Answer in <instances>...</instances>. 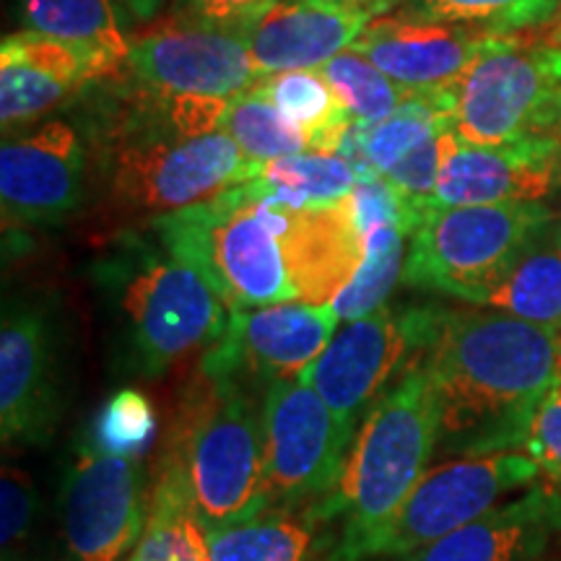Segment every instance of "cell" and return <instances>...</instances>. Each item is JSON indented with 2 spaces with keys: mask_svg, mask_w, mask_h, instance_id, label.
<instances>
[{
  "mask_svg": "<svg viewBox=\"0 0 561 561\" xmlns=\"http://www.w3.org/2000/svg\"><path fill=\"white\" fill-rule=\"evenodd\" d=\"M426 364L439 403V453H510L525 445L557 382L561 333L496 310H442Z\"/></svg>",
  "mask_w": 561,
  "mask_h": 561,
  "instance_id": "cell-1",
  "label": "cell"
},
{
  "mask_svg": "<svg viewBox=\"0 0 561 561\" xmlns=\"http://www.w3.org/2000/svg\"><path fill=\"white\" fill-rule=\"evenodd\" d=\"M439 445V403L426 354L413 359L364 413L339 483L307 510L310 525H339L335 561H354L413 486Z\"/></svg>",
  "mask_w": 561,
  "mask_h": 561,
  "instance_id": "cell-2",
  "label": "cell"
},
{
  "mask_svg": "<svg viewBox=\"0 0 561 561\" xmlns=\"http://www.w3.org/2000/svg\"><path fill=\"white\" fill-rule=\"evenodd\" d=\"M157 479L185 494L206 536L261 517L268 504L257 396L198 364L174 411Z\"/></svg>",
  "mask_w": 561,
  "mask_h": 561,
  "instance_id": "cell-3",
  "label": "cell"
},
{
  "mask_svg": "<svg viewBox=\"0 0 561 561\" xmlns=\"http://www.w3.org/2000/svg\"><path fill=\"white\" fill-rule=\"evenodd\" d=\"M115 307L138 375L161 377L174 364L208 351L227 331L231 310L214 284L157 237L123 234L96 265Z\"/></svg>",
  "mask_w": 561,
  "mask_h": 561,
  "instance_id": "cell-4",
  "label": "cell"
},
{
  "mask_svg": "<svg viewBox=\"0 0 561 561\" xmlns=\"http://www.w3.org/2000/svg\"><path fill=\"white\" fill-rule=\"evenodd\" d=\"M167 250L191 263L221 294L231 312L299 301L284 237V214L244 185L149 219Z\"/></svg>",
  "mask_w": 561,
  "mask_h": 561,
  "instance_id": "cell-5",
  "label": "cell"
},
{
  "mask_svg": "<svg viewBox=\"0 0 561 561\" xmlns=\"http://www.w3.org/2000/svg\"><path fill=\"white\" fill-rule=\"evenodd\" d=\"M551 221L543 201L432 208L411 234L403 280L481 307Z\"/></svg>",
  "mask_w": 561,
  "mask_h": 561,
  "instance_id": "cell-6",
  "label": "cell"
},
{
  "mask_svg": "<svg viewBox=\"0 0 561 561\" xmlns=\"http://www.w3.org/2000/svg\"><path fill=\"white\" fill-rule=\"evenodd\" d=\"M104 170L117 208L157 219L244 185L261 164L224 130L180 138L123 128Z\"/></svg>",
  "mask_w": 561,
  "mask_h": 561,
  "instance_id": "cell-7",
  "label": "cell"
},
{
  "mask_svg": "<svg viewBox=\"0 0 561 561\" xmlns=\"http://www.w3.org/2000/svg\"><path fill=\"white\" fill-rule=\"evenodd\" d=\"M541 476L528 453L476 455L442 462L424 473L401 507L369 536L354 561L385 557L398 559L479 520L512 491L528 489Z\"/></svg>",
  "mask_w": 561,
  "mask_h": 561,
  "instance_id": "cell-8",
  "label": "cell"
},
{
  "mask_svg": "<svg viewBox=\"0 0 561 561\" xmlns=\"http://www.w3.org/2000/svg\"><path fill=\"white\" fill-rule=\"evenodd\" d=\"M439 318L442 310L434 307H382L367 318L348 320L299 380L310 385L331 405L335 419L356 434L369 405L413 359L432 348Z\"/></svg>",
  "mask_w": 561,
  "mask_h": 561,
  "instance_id": "cell-9",
  "label": "cell"
},
{
  "mask_svg": "<svg viewBox=\"0 0 561 561\" xmlns=\"http://www.w3.org/2000/svg\"><path fill=\"white\" fill-rule=\"evenodd\" d=\"M450 130L462 144L500 146L559 130L561 83L523 42L481 55L458 81L439 87Z\"/></svg>",
  "mask_w": 561,
  "mask_h": 561,
  "instance_id": "cell-10",
  "label": "cell"
},
{
  "mask_svg": "<svg viewBox=\"0 0 561 561\" xmlns=\"http://www.w3.org/2000/svg\"><path fill=\"white\" fill-rule=\"evenodd\" d=\"M351 434L305 380L278 382L263 396L265 504L294 512L318 504L339 483ZM265 510V512H268Z\"/></svg>",
  "mask_w": 561,
  "mask_h": 561,
  "instance_id": "cell-11",
  "label": "cell"
},
{
  "mask_svg": "<svg viewBox=\"0 0 561 561\" xmlns=\"http://www.w3.org/2000/svg\"><path fill=\"white\" fill-rule=\"evenodd\" d=\"M339 322L333 305L305 301L231 312L227 331L203 354L201 367L261 398L273 385L299 380L339 333Z\"/></svg>",
  "mask_w": 561,
  "mask_h": 561,
  "instance_id": "cell-12",
  "label": "cell"
},
{
  "mask_svg": "<svg viewBox=\"0 0 561 561\" xmlns=\"http://www.w3.org/2000/svg\"><path fill=\"white\" fill-rule=\"evenodd\" d=\"M151 500L140 460L83 445L62 491V530L76 561H121L138 546Z\"/></svg>",
  "mask_w": 561,
  "mask_h": 561,
  "instance_id": "cell-13",
  "label": "cell"
},
{
  "mask_svg": "<svg viewBox=\"0 0 561 561\" xmlns=\"http://www.w3.org/2000/svg\"><path fill=\"white\" fill-rule=\"evenodd\" d=\"M559 180L561 138L553 133L500 146H473L462 144L447 128L442 136V167L432 208L543 201L557 191Z\"/></svg>",
  "mask_w": 561,
  "mask_h": 561,
  "instance_id": "cell-14",
  "label": "cell"
},
{
  "mask_svg": "<svg viewBox=\"0 0 561 561\" xmlns=\"http://www.w3.org/2000/svg\"><path fill=\"white\" fill-rule=\"evenodd\" d=\"M128 68L146 89L221 100L244 94L271 76L231 32L180 21L133 39Z\"/></svg>",
  "mask_w": 561,
  "mask_h": 561,
  "instance_id": "cell-15",
  "label": "cell"
},
{
  "mask_svg": "<svg viewBox=\"0 0 561 561\" xmlns=\"http://www.w3.org/2000/svg\"><path fill=\"white\" fill-rule=\"evenodd\" d=\"M87 191V149L66 121H47L0 149L3 224H58L81 208Z\"/></svg>",
  "mask_w": 561,
  "mask_h": 561,
  "instance_id": "cell-16",
  "label": "cell"
},
{
  "mask_svg": "<svg viewBox=\"0 0 561 561\" xmlns=\"http://www.w3.org/2000/svg\"><path fill=\"white\" fill-rule=\"evenodd\" d=\"M512 34L421 19H375L348 47L413 91L450 87L481 55L515 45Z\"/></svg>",
  "mask_w": 561,
  "mask_h": 561,
  "instance_id": "cell-17",
  "label": "cell"
},
{
  "mask_svg": "<svg viewBox=\"0 0 561 561\" xmlns=\"http://www.w3.org/2000/svg\"><path fill=\"white\" fill-rule=\"evenodd\" d=\"M58 424L47 312L24 301L0 325V432L5 445H45Z\"/></svg>",
  "mask_w": 561,
  "mask_h": 561,
  "instance_id": "cell-18",
  "label": "cell"
},
{
  "mask_svg": "<svg viewBox=\"0 0 561 561\" xmlns=\"http://www.w3.org/2000/svg\"><path fill=\"white\" fill-rule=\"evenodd\" d=\"M117 70L96 55L47 34L21 30L0 42V123H34Z\"/></svg>",
  "mask_w": 561,
  "mask_h": 561,
  "instance_id": "cell-19",
  "label": "cell"
},
{
  "mask_svg": "<svg viewBox=\"0 0 561 561\" xmlns=\"http://www.w3.org/2000/svg\"><path fill=\"white\" fill-rule=\"evenodd\" d=\"M369 24L367 13L341 0H271L229 32L265 73H280L322 68L348 50Z\"/></svg>",
  "mask_w": 561,
  "mask_h": 561,
  "instance_id": "cell-20",
  "label": "cell"
},
{
  "mask_svg": "<svg viewBox=\"0 0 561 561\" xmlns=\"http://www.w3.org/2000/svg\"><path fill=\"white\" fill-rule=\"evenodd\" d=\"M561 533V491L528 486L517 500L496 504L479 520L398 561H541Z\"/></svg>",
  "mask_w": 561,
  "mask_h": 561,
  "instance_id": "cell-21",
  "label": "cell"
},
{
  "mask_svg": "<svg viewBox=\"0 0 561 561\" xmlns=\"http://www.w3.org/2000/svg\"><path fill=\"white\" fill-rule=\"evenodd\" d=\"M280 214L299 301L333 305L359 273L364 257L354 201L325 208H280Z\"/></svg>",
  "mask_w": 561,
  "mask_h": 561,
  "instance_id": "cell-22",
  "label": "cell"
},
{
  "mask_svg": "<svg viewBox=\"0 0 561 561\" xmlns=\"http://www.w3.org/2000/svg\"><path fill=\"white\" fill-rule=\"evenodd\" d=\"M351 201L362 229L364 257L359 273L333 301L341 320L346 322L382 310L398 280H403L405 237L413 234L409 214L382 178L359 180Z\"/></svg>",
  "mask_w": 561,
  "mask_h": 561,
  "instance_id": "cell-23",
  "label": "cell"
},
{
  "mask_svg": "<svg viewBox=\"0 0 561 561\" xmlns=\"http://www.w3.org/2000/svg\"><path fill=\"white\" fill-rule=\"evenodd\" d=\"M359 180L341 153L305 151L265 161L255 178L244 182V191L280 208H325L351 198Z\"/></svg>",
  "mask_w": 561,
  "mask_h": 561,
  "instance_id": "cell-24",
  "label": "cell"
},
{
  "mask_svg": "<svg viewBox=\"0 0 561 561\" xmlns=\"http://www.w3.org/2000/svg\"><path fill=\"white\" fill-rule=\"evenodd\" d=\"M115 0H19L24 30L87 50L112 68L128 66L130 42Z\"/></svg>",
  "mask_w": 561,
  "mask_h": 561,
  "instance_id": "cell-25",
  "label": "cell"
},
{
  "mask_svg": "<svg viewBox=\"0 0 561 561\" xmlns=\"http://www.w3.org/2000/svg\"><path fill=\"white\" fill-rule=\"evenodd\" d=\"M305 133L307 146L314 153H341L343 138L354 125V117L320 68L280 70L255 87Z\"/></svg>",
  "mask_w": 561,
  "mask_h": 561,
  "instance_id": "cell-26",
  "label": "cell"
},
{
  "mask_svg": "<svg viewBox=\"0 0 561 561\" xmlns=\"http://www.w3.org/2000/svg\"><path fill=\"white\" fill-rule=\"evenodd\" d=\"M538 240L483 297L481 307L561 333V250L557 234Z\"/></svg>",
  "mask_w": 561,
  "mask_h": 561,
  "instance_id": "cell-27",
  "label": "cell"
},
{
  "mask_svg": "<svg viewBox=\"0 0 561 561\" xmlns=\"http://www.w3.org/2000/svg\"><path fill=\"white\" fill-rule=\"evenodd\" d=\"M447 128H450V121H447L445 96L439 89H430L419 91L411 102H405L401 110L380 123H354V136L359 140L369 170L382 178L405 153Z\"/></svg>",
  "mask_w": 561,
  "mask_h": 561,
  "instance_id": "cell-28",
  "label": "cell"
},
{
  "mask_svg": "<svg viewBox=\"0 0 561 561\" xmlns=\"http://www.w3.org/2000/svg\"><path fill=\"white\" fill-rule=\"evenodd\" d=\"M128 561H214L206 530L201 528L191 502L174 483L157 479L151 491L149 523Z\"/></svg>",
  "mask_w": 561,
  "mask_h": 561,
  "instance_id": "cell-29",
  "label": "cell"
},
{
  "mask_svg": "<svg viewBox=\"0 0 561 561\" xmlns=\"http://www.w3.org/2000/svg\"><path fill=\"white\" fill-rule=\"evenodd\" d=\"M221 130L255 164L310 151L305 133L257 89L231 96Z\"/></svg>",
  "mask_w": 561,
  "mask_h": 561,
  "instance_id": "cell-30",
  "label": "cell"
},
{
  "mask_svg": "<svg viewBox=\"0 0 561 561\" xmlns=\"http://www.w3.org/2000/svg\"><path fill=\"white\" fill-rule=\"evenodd\" d=\"M206 538L214 561H307L312 546L310 525L294 520L289 512H263Z\"/></svg>",
  "mask_w": 561,
  "mask_h": 561,
  "instance_id": "cell-31",
  "label": "cell"
},
{
  "mask_svg": "<svg viewBox=\"0 0 561 561\" xmlns=\"http://www.w3.org/2000/svg\"><path fill=\"white\" fill-rule=\"evenodd\" d=\"M320 73L339 91L354 123L362 125L385 121V117H390L392 112L401 110L405 102H411L419 94V91L392 81L388 73H382L364 55L351 50H343L333 60H328L320 68Z\"/></svg>",
  "mask_w": 561,
  "mask_h": 561,
  "instance_id": "cell-32",
  "label": "cell"
},
{
  "mask_svg": "<svg viewBox=\"0 0 561 561\" xmlns=\"http://www.w3.org/2000/svg\"><path fill=\"white\" fill-rule=\"evenodd\" d=\"M559 0H409L403 16L471 30L515 34L541 26Z\"/></svg>",
  "mask_w": 561,
  "mask_h": 561,
  "instance_id": "cell-33",
  "label": "cell"
},
{
  "mask_svg": "<svg viewBox=\"0 0 561 561\" xmlns=\"http://www.w3.org/2000/svg\"><path fill=\"white\" fill-rule=\"evenodd\" d=\"M157 411L136 388L112 392L91 421L87 445L115 458L140 460L157 439Z\"/></svg>",
  "mask_w": 561,
  "mask_h": 561,
  "instance_id": "cell-34",
  "label": "cell"
},
{
  "mask_svg": "<svg viewBox=\"0 0 561 561\" xmlns=\"http://www.w3.org/2000/svg\"><path fill=\"white\" fill-rule=\"evenodd\" d=\"M0 507H3V561H24L32 549L37 494L30 476L19 468H3Z\"/></svg>",
  "mask_w": 561,
  "mask_h": 561,
  "instance_id": "cell-35",
  "label": "cell"
},
{
  "mask_svg": "<svg viewBox=\"0 0 561 561\" xmlns=\"http://www.w3.org/2000/svg\"><path fill=\"white\" fill-rule=\"evenodd\" d=\"M523 450L549 479L551 486L561 491V367L557 382L546 392L541 409L533 419Z\"/></svg>",
  "mask_w": 561,
  "mask_h": 561,
  "instance_id": "cell-36",
  "label": "cell"
},
{
  "mask_svg": "<svg viewBox=\"0 0 561 561\" xmlns=\"http://www.w3.org/2000/svg\"><path fill=\"white\" fill-rule=\"evenodd\" d=\"M271 0H172L170 21L210 30H234Z\"/></svg>",
  "mask_w": 561,
  "mask_h": 561,
  "instance_id": "cell-37",
  "label": "cell"
},
{
  "mask_svg": "<svg viewBox=\"0 0 561 561\" xmlns=\"http://www.w3.org/2000/svg\"><path fill=\"white\" fill-rule=\"evenodd\" d=\"M115 3L125 19L151 21L170 0H115Z\"/></svg>",
  "mask_w": 561,
  "mask_h": 561,
  "instance_id": "cell-38",
  "label": "cell"
},
{
  "mask_svg": "<svg viewBox=\"0 0 561 561\" xmlns=\"http://www.w3.org/2000/svg\"><path fill=\"white\" fill-rule=\"evenodd\" d=\"M536 45L549 47V50H561V0L549 19L538 26L536 32Z\"/></svg>",
  "mask_w": 561,
  "mask_h": 561,
  "instance_id": "cell-39",
  "label": "cell"
},
{
  "mask_svg": "<svg viewBox=\"0 0 561 561\" xmlns=\"http://www.w3.org/2000/svg\"><path fill=\"white\" fill-rule=\"evenodd\" d=\"M341 3H346V5H351V9L367 13V16L375 21L380 16H388L390 11L401 9V5L409 3V0H341Z\"/></svg>",
  "mask_w": 561,
  "mask_h": 561,
  "instance_id": "cell-40",
  "label": "cell"
},
{
  "mask_svg": "<svg viewBox=\"0 0 561 561\" xmlns=\"http://www.w3.org/2000/svg\"><path fill=\"white\" fill-rule=\"evenodd\" d=\"M538 55H541L543 66L549 68V73L561 83V50H549V47H536Z\"/></svg>",
  "mask_w": 561,
  "mask_h": 561,
  "instance_id": "cell-41",
  "label": "cell"
},
{
  "mask_svg": "<svg viewBox=\"0 0 561 561\" xmlns=\"http://www.w3.org/2000/svg\"><path fill=\"white\" fill-rule=\"evenodd\" d=\"M557 244H559V250H561V229L557 231Z\"/></svg>",
  "mask_w": 561,
  "mask_h": 561,
  "instance_id": "cell-42",
  "label": "cell"
},
{
  "mask_svg": "<svg viewBox=\"0 0 561 561\" xmlns=\"http://www.w3.org/2000/svg\"><path fill=\"white\" fill-rule=\"evenodd\" d=\"M559 133H561V123H559Z\"/></svg>",
  "mask_w": 561,
  "mask_h": 561,
  "instance_id": "cell-43",
  "label": "cell"
}]
</instances>
